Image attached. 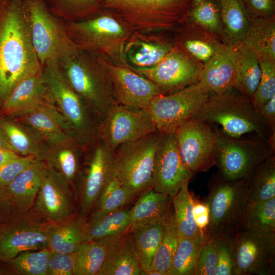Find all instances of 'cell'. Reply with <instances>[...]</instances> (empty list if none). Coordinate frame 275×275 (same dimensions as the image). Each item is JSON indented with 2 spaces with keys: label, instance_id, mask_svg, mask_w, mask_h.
Instances as JSON below:
<instances>
[{
  "label": "cell",
  "instance_id": "6da1fadb",
  "mask_svg": "<svg viewBox=\"0 0 275 275\" xmlns=\"http://www.w3.org/2000/svg\"><path fill=\"white\" fill-rule=\"evenodd\" d=\"M42 68L22 0H0V106L20 82Z\"/></svg>",
  "mask_w": 275,
  "mask_h": 275
},
{
  "label": "cell",
  "instance_id": "7a4b0ae2",
  "mask_svg": "<svg viewBox=\"0 0 275 275\" xmlns=\"http://www.w3.org/2000/svg\"><path fill=\"white\" fill-rule=\"evenodd\" d=\"M231 90L208 96L195 118L208 125L220 127L215 129L229 137L242 139L248 134L274 141L251 98Z\"/></svg>",
  "mask_w": 275,
  "mask_h": 275
},
{
  "label": "cell",
  "instance_id": "3957f363",
  "mask_svg": "<svg viewBox=\"0 0 275 275\" xmlns=\"http://www.w3.org/2000/svg\"><path fill=\"white\" fill-rule=\"evenodd\" d=\"M59 64L71 86L99 121L118 104L110 79L97 54L80 50Z\"/></svg>",
  "mask_w": 275,
  "mask_h": 275
},
{
  "label": "cell",
  "instance_id": "277c9868",
  "mask_svg": "<svg viewBox=\"0 0 275 275\" xmlns=\"http://www.w3.org/2000/svg\"><path fill=\"white\" fill-rule=\"evenodd\" d=\"M32 43L43 66L59 63L80 49L69 37L65 22L52 14L44 0H22Z\"/></svg>",
  "mask_w": 275,
  "mask_h": 275
},
{
  "label": "cell",
  "instance_id": "5b68a950",
  "mask_svg": "<svg viewBox=\"0 0 275 275\" xmlns=\"http://www.w3.org/2000/svg\"><path fill=\"white\" fill-rule=\"evenodd\" d=\"M42 74L70 134L87 148L98 139L99 120L71 86L59 63L43 66Z\"/></svg>",
  "mask_w": 275,
  "mask_h": 275
},
{
  "label": "cell",
  "instance_id": "8992f818",
  "mask_svg": "<svg viewBox=\"0 0 275 275\" xmlns=\"http://www.w3.org/2000/svg\"><path fill=\"white\" fill-rule=\"evenodd\" d=\"M65 23L69 37L80 50L108 59L121 54L130 35V28L105 9L84 20Z\"/></svg>",
  "mask_w": 275,
  "mask_h": 275
},
{
  "label": "cell",
  "instance_id": "52a82bcc",
  "mask_svg": "<svg viewBox=\"0 0 275 275\" xmlns=\"http://www.w3.org/2000/svg\"><path fill=\"white\" fill-rule=\"evenodd\" d=\"M192 0H104V8L130 29L153 31L171 26L188 15Z\"/></svg>",
  "mask_w": 275,
  "mask_h": 275
},
{
  "label": "cell",
  "instance_id": "ba28073f",
  "mask_svg": "<svg viewBox=\"0 0 275 275\" xmlns=\"http://www.w3.org/2000/svg\"><path fill=\"white\" fill-rule=\"evenodd\" d=\"M160 135L156 131L114 151L115 172L134 197L152 187L154 159Z\"/></svg>",
  "mask_w": 275,
  "mask_h": 275
},
{
  "label": "cell",
  "instance_id": "9c48e42d",
  "mask_svg": "<svg viewBox=\"0 0 275 275\" xmlns=\"http://www.w3.org/2000/svg\"><path fill=\"white\" fill-rule=\"evenodd\" d=\"M217 137L215 164L223 178L248 180L256 168L273 154L274 145L260 138L235 139L214 129Z\"/></svg>",
  "mask_w": 275,
  "mask_h": 275
},
{
  "label": "cell",
  "instance_id": "30bf717a",
  "mask_svg": "<svg viewBox=\"0 0 275 275\" xmlns=\"http://www.w3.org/2000/svg\"><path fill=\"white\" fill-rule=\"evenodd\" d=\"M31 209L15 212L0 226V261H8L19 253L48 248L52 223Z\"/></svg>",
  "mask_w": 275,
  "mask_h": 275
},
{
  "label": "cell",
  "instance_id": "8fae6325",
  "mask_svg": "<svg viewBox=\"0 0 275 275\" xmlns=\"http://www.w3.org/2000/svg\"><path fill=\"white\" fill-rule=\"evenodd\" d=\"M158 131L148 109L116 104L99 121L98 139L112 151Z\"/></svg>",
  "mask_w": 275,
  "mask_h": 275
},
{
  "label": "cell",
  "instance_id": "7c38bea8",
  "mask_svg": "<svg viewBox=\"0 0 275 275\" xmlns=\"http://www.w3.org/2000/svg\"><path fill=\"white\" fill-rule=\"evenodd\" d=\"M85 160L77 179L78 214L86 216L95 207L114 171V151L98 139L85 149Z\"/></svg>",
  "mask_w": 275,
  "mask_h": 275
},
{
  "label": "cell",
  "instance_id": "4fadbf2b",
  "mask_svg": "<svg viewBox=\"0 0 275 275\" xmlns=\"http://www.w3.org/2000/svg\"><path fill=\"white\" fill-rule=\"evenodd\" d=\"M209 95L197 82L156 96L147 109L159 132L174 133L181 124L195 117Z\"/></svg>",
  "mask_w": 275,
  "mask_h": 275
},
{
  "label": "cell",
  "instance_id": "5bb4252c",
  "mask_svg": "<svg viewBox=\"0 0 275 275\" xmlns=\"http://www.w3.org/2000/svg\"><path fill=\"white\" fill-rule=\"evenodd\" d=\"M182 160L193 174L215 164L216 133L208 124L193 117L174 132Z\"/></svg>",
  "mask_w": 275,
  "mask_h": 275
},
{
  "label": "cell",
  "instance_id": "9a60e30c",
  "mask_svg": "<svg viewBox=\"0 0 275 275\" xmlns=\"http://www.w3.org/2000/svg\"><path fill=\"white\" fill-rule=\"evenodd\" d=\"M214 184L206 202L210 213L209 235L242 223L248 203V180L223 179Z\"/></svg>",
  "mask_w": 275,
  "mask_h": 275
},
{
  "label": "cell",
  "instance_id": "2e32d148",
  "mask_svg": "<svg viewBox=\"0 0 275 275\" xmlns=\"http://www.w3.org/2000/svg\"><path fill=\"white\" fill-rule=\"evenodd\" d=\"M234 274L269 275L274 266V232L245 229L233 238Z\"/></svg>",
  "mask_w": 275,
  "mask_h": 275
},
{
  "label": "cell",
  "instance_id": "e0dca14e",
  "mask_svg": "<svg viewBox=\"0 0 275 275\" xmlns=\"http://www.w3.org/2000/svg\"><path fill=\"white\" fill-rule=\"evenodd\" d=\"M98 57L110 79L118 104L147 109L155 97L164 94L154 83L128 66L116 64L106 58Z\"/></svg>",
  "mask_w": 275,
  "mask_h": 275
},
{
  "label": "cell",
  "instance_id": "ac0fdd59",
  "mask_svg": "<svg viewBox=\"0 0 275 275\" xmlns=\"http://www.w3.org/2000/svg\"><path fill=\"white\" fill-rule=\"evenodd\" d=\"M130 68L151 81L163 94L173 93L197 82L201 69L181 51L174 48L153 66Z\"/></svg>",
  "mask_w": 275,
  "mask_h": 275
},
{
  "label": "cell",
  "instance_id": "d6986e66",
  "mask_svg": "<svg viewBox=\"0 0 275 275\" xmlns=\"http://www.w3.org/2000/svg\"><path fill=\"white\" fill-rule=\"evenodd\" d=\"M193 174L182 160L174 133H161L154 159L152 188L172 198Z\"/></svg>",
  "mask_w": 275,
  "mask_h": 275
},
{
  "label": "cell",
  "instance_id": "ffe728a7",
  "mask_svg": "<svg viewBox=\"0 0 275 275\" xmlns=\"http://www.w3.org/2000/svg\"><path fill=\"white\" fill-rule=\"evenodd\" d=\"M48 167L35 203L33 211L46 222L56 224L77 214L70 184L56 171Z\"/></svg>",
  "mask_w": 275,
  "mask_h": 275
},
{
  "label": "cell",
  "instance_id": "44dd1931",
  "mask_svg": "<svg viewBox=\"0 0 275 275\" xmlns=\"http://www.w3.org/2000/svg\"><path fill=\"white\" fill-rule=\"evenodd\" d=\"M53 104L54 101L45 82L42 70L20 82L1 108L3 114L16 118L39 106Z\"/></svg>",
  "mask_w": 275,
  "mask_h": 275
},
{
  "label": "cell",
  "instance_id": "7402d4cb",
  "mask_svg": "<svg viewBox=\"0 0 275 275\" xmlns=\"http://www.w3.org/2000/svg\"><path fill=\"white\" fill-rule=\"evenodd\" d=\"M235 45L229 44L201 69L198 82L209 94H221L233 89L236 74Z\"/></svg>",
  "mask_w": 275,
  "mask_h": 275
},
{
  "label": "cell",
  "instance_id": "603a6c76",
  "mask_svg": "<svg viewBox=\"0 0 275 275\" xmlns=\"http://www.w3.org/2000/svg\"><path fill=\"white\" fill-rule=\"evenodd\" d=\"M102 240L106 253L98 275H143L130 230Z\"/></svg>",
  "mask_w": 275,
  "mask_h": 275
},
{
  "label": "cell",
  "instance_id": "cb8c5ba5",
  "mask_svg": "<svg viewBox=\"0 0 275 275\" xmlns=\"http://www.w3.org/2000/svg\"><path fill=\"white\" fill-rule=\"evenodd\" d=\"M85 149L71 135L45 141L43 160L59 173L70 184L76 179Z\"/></svg>",
  "mask_w": 275,
  "mask_h": 275
},
{
  "label": "cell",
  "instance_id": "d4e9b609",
  "mask_svg": "<svg viewBox=\"0 0 275 275\" xmlns=\"http://www.w3.org/2000/svg\"><path fill=\"white\" fill-rule=\"evenodd\" d=\"M48 171L46 162L36 158L5 187L17 211L25 212L32 208Z\"/></svg>",
  "mask_w": 275,
  "mask_h": 275
},
{
  "label": "cell",
  "instance_id": "484cf974",
  "mask_svg": "<svg viewBox=\"0 0 275 275\" xmlns=\"http://www.w3.org/2000/svg\"><path fill=\"white\" fill-rule=\"evenodd\" d=\"M14 119L32 127L45 141L61 139L70 134L55 104L39 106Z\"/></svg>",
  "mask_w": 275,
  "mask_h": 275
},
{
  "label": "cell",
  "instance_id": "4316f807",
  "mask_svg": "<svg viewBox=\"0 0 275 275\" xmlns=\"http://www.w3.org/2000/svg\"><path fill=\"white\" fill-rule=\"evenodd\" d=\"M87 223L86 218L76 214L61 222L52 224L48 248L54 252L74 253L87 241Z\"/></svg>",
  "mask_w": 275,
  "mask_h": 275
},
{
  "label": "cell",
  "instance_id": "83f0119b",
  "mask_svg": "<svg viewBox=\"0 0 275 275\" xmlns=\"http://www.w3.org/2000/svg\"><path fill=\"white\" fill-rule=\"evenodd\" d=\"M0 126L15 152L43 160L45 141L36 131L15 119L0 118Z\"/></svg>",
  "mask_w": 275,
  "mask_h": 275
},
{
  "label": "cell",
  "instance_id": "f1b7e54d",
  "mask_svg": "<svg viewBox=\"0 0 275 275\" xmlns=\"http://www.w3.org/2000/svg\"><path fill=\"white\" fill-rule=\"evenodd\" d=\"M242 42L260 60L275 61L274 15L251 18L248 29Z\"/></svg>",
  "mask_w": 275,
  "mask_h": 275
},
{
  "label": "cell",
  "instance_id": "f546056e",
  "mask_svg": "<svg viewBox=\"0 0 275 275\" xmlns=\"http://www.w3.org/2000/svg\"><path fill=\"white\" fill-rule=\"evenodd\" d=\"M236 74L233 89L251 98L258 86L261 69L259 58L242 42L235 45Z\"/></svg>",
  "mask_w": 275,
  "mask_h": 275
},
{
  "label": "cell",
  "instance_id": "4dcf8cb0",
  "mask_svg": "<svg viewBox=\"0 0 275 275\" xmlns=\"http://www.w3.org/2000/svg\"><path fill=\"white\" fill-rule=\"evenodd\" d=\"M180 237L171 201L166 214L161 240L147 275H168Z\"/></svg>",
  "mask_w": 275,
  "mask_h": 275
},
{
  "label": "cell",
  "instance_id": "1f68e13d",
  "mask_svg": "<svg viewBox=\"0 0 275 275\" xmlns=\"http://www.w3.org/2000/svg\"><path fill=\"white\" fill-rule=\"evenodd\" d=\"M165 216L156 222L130 229L143 274H146L151 268L161 240Z\"/></svg>",
  "mask_w": 275,
  "mask_h": 275
},
{
  "label": "cell",
  "instance_id": "d6a6232c",
  "mask_svg": "<svg viewBox=\"0 0 275 275\" xmlns=\"http://www.w3.org/2000/svg\"><path fill=\"white\" fill-rule=\"evenodd\" d=\"M218 8L224 33L230 44L241 42L248 29L251 18L243 0H214Z\"/></svg>",
  "mask_w": 275,
  "mask_h": 275
},
{
  "label": "cell",
  "instance_id": "836d02e7",
  "mask_svg": "<svg viewBox=\"0 0 275 275\" xmlns=\"http://www.w3.org/2000/svg\"><path fill=\"white\" fill-rule=\"evenodd\" d=\"M141 194L130 209L131 227L154 223L163 218L172 201L171 196L152 187Z\"/></svg>",
  "mask_w": 275,
  "mask_h": 275
},
{
  "label": "cell",
  "instance_id": "e575fe53",
  "mask_svg": "<svg viewBox=\"0 0 275 275\" xmlns=\"http://www.w3.org/2000/svg\"><path fill=\"white\" fill-rule=\"evenodd\" d=\"M130 209L120 208L87 223V241L113 237L128 231L131 227Z\"/></svg>",
  "mask_w": 275,
  "mask_h": 275
},
{
  "label": "cell",
  "instance_id": "d590c367",
  "mask_svg": "<svg viewBox=\"0 0 275 275\" xmlns=\"http://www.w3.org/2000/svg\"><path fill=\"white\" fill-rule=\"evenodd\" d=\"M207 236L202 232L191 237H180L168 275L196 274L200 251Z\"/></svg>",
  "mask_w": 275,
  "mask_h": 275
},
{
  "label": "cell",
  "instance_id": "8d00e7d4",
  "mask_svg": "<svg viewBox=\"0 0 275 275\" xmlns=\"http://www.w3.org/2000/svg\"><path fill=\"white\" fill-rule=\"evenodd\" d=\"M248 203L275 198V158L272 154L262 161L248 180Z\"/></svg>",
  "mask_w": 275,
  "mask_h": 275
},
{
  "label": "cell",
  "instance_id": "74e56055",
  "mask_svg": "<svg viewBox=\"0 0 275 275\" xmlns=\"http://www.w3.org/2000/svg\"><path fill=\"white\" fill-rule=\"evenodd\" d=\"M49 11L65 22L88 18L104 8V0H44Z\"/></svg>",
  "mask_w": 275,
  "mask_h": 275
},
{
  "label": "cell",
  "instance_id": "f35d334b",
  "mask_svg": "<svg viewBox=\"0 0 275 275\" xmlns=\"http://www.w3.org/2000/svg\"><path fill=\"white\" fill-rule=\"evenodd\" d=\"M106 253L104 240L82 243L73 253V275H98L104 263Z\"/></svg>",
  "mask_w": 275,
  "mask_h": 275
},
{
  "label": "cell",
  "instance_id": "ab89813d",
  "mask_svg": "<svg viewBox=\"0 0 275 275\" xmlns=\"http://www.w3.org/2000/svg\"><path fill=\"white\" fill-rule=\"evenodd\" d=\"M134 198L122 185L114 171L96 203L91 218H97L122 208Z\"/></svg>",
  "mask_w": 275,
  "mask_h": 275
},
{
  "label": "cell",
  "instance_id": "60d3db41",
  "mask_svg": "<svg viewBox=\"0 0 275 275\" xmlns=\"http://www.w3.org/2000/svg\"><path fill=\"white\" fill-rule=\"evenodd\" d=\"M188 182L172 198L178 235L180 237H191L200 233L193 217L194 200L188 189Z\"/></svg>",
  "mask_w": 275,
  "mask_h": 275
},
{
  "label": "cell",
  "instance_id": "b9f144b4",
  "mask_svg": "<svg viewBox=\"0 0 275 275\" xmlns=\"http://www.w3.org/2000/svg\"><path fill=\"white\" fill-rule=\"evenodd\" d=\"M50 252L48 248L25 251L3 263L11 274L47 275V262Z\"/></svg>",
  "mask_w": 275,
  "mask_h": 275
},
{
  "label": "cell",
  "instance_id": "7bdbcfd3",
  "mask_svg": "<svg viewBox=\"0 0 275 275\" xmlns=\"http://www.w3.org/2000/svg\"><path fill=\"white\" fill-rule=\"evenodd\" d=\"M241 224L248 230L275 232V198L257 203H248Z\"/></svg>",
  "mask_w": 275,
  "mask_h": 275
},
{
  "label": "cell",
  "instance_id": "ee69618b",
  "mask_svg": "<svg viewBox=\"0 0 275 275\" xmlns=\"http://www.w3.org/2000/svg\"><path fill=\"white\" fill-rule=\"evenodd\" d=\"M170 45L157 42L138 41L129 52L131 63L136 68H148L159 62L172 49Z\"/></svg>",
  "mask_w": 275,
  "mask_h": 275
},
{
  "label": "cell",
  "instance_id": "f6af8a7d",
  "mask_svg": "<svg viewBox=\"0 0 275 275\" xmlns=\"http://www.w3.org/2000/svg\"><path fill=\"white\" fill-rule=\"evenodd\" d=\"M188 15L192 21L211 33H224L219 11L214 0H205L192 6Z\"/></svg>",
  "mask_w": 275,
  "mask_h": 275
},
{
  "label": "cell",
  "instance_id": "bcb514c9",
  "mask_svg": "<svg viewBox=\"0 0 275 275\" xmlns=\"http://www.w3.org/2000/svg\"><path fill=\"white\" fill-rule=\"evenodd\" d=\"M260 65L261 78L257 89L251 98L257 111L275 95V61L261 60Z\"/></svg>",
  "mask_w": 275,
  "mask_h": 275
},
{
  "label": "cell",
  "instance_id": "7dc6e473",
  "mask_svg": "<svg viewBox=\"0 0 275 275\" xmlns=\"http://www.w3.org/2000/svg\"><path fill=\"white\" fill-rule=\"evenodd\" d=\"M183 45L188 54L204 64L226 47L214 39L202 36L189 37Z\"/></svg>",
  "mask_w": 275,
  "mask_h": 275
},
{
  "label": "cell",
  "instance_id": "c3c4849f",
  "mask_svg": "<svg viewBox=\"0 0 275 275\" xmlns=\"http://www.w3.org/2000/svg\"><path fill=\"white\" fill-rule=\"evenodd\" d=\"M214 235L217 252V261L214 275H233L235 264L233 238L222 233Z\"/></svg>",
  "mask_w": 275,
  "mask_h": 275
},
{
  "label": "cell",
  "instance_id": "681fc988",
  "mask_svg": "<svg viewBox=\"0 0 275 275\" xmlns=\"http://www.w3.org/2000/svg\"><path fill=\"white\" fill-rule=\"evenodd\" d=\"M217 261L215 236L214 234H208L200 251L196 275H214Z\"/></svg>",
  "mask_w": 275,
  "mask_h": 275
},
{
  "label": "cell",
  "instance_id": "f907efd6",
  "mask_svg": "<svg viewBox=\"0 0 275 275\" xmlns=\"http://www.w3.org/2000/svg\"><path fill=\"white\" fill-rule=\"evenodd\" d=\"M36 158L32 155L18 156L0 169V186L6 187Z\"/></svg>",
  "mask_w": 275,
  "mask_h": 275
},
{
  "label": "cell",
  "instance_id": "816d5d0a",
  "mask_svg": "<svg viewBox=\"0 0 275 275\" xmlns=\"http://www.w3.org/2000/svg\"><path fill=\"white\" fill-rule=\"evenodd\" d=\"M251 18L274 16V0H243Z\"/></svg>",
  "mask_w": 275,
  "mask_h": 275
},
{
  "label": "cell",
  "instance_id": "f5cc1de1",
  "mask_svg": "<svg viewBox=\"0 0 275 275\" xmlns=\"http://www.w3.org/2000/svg\"><path fill=\"white\" fill-rule=\"evenodd\" d=\"M259 112L267 127L270 136L274 139L275 135V95L264 105L260 107Z\"/></svg>",
  "mask_w": 275,
  "mask_h": 275
},
{
  "label": "cell",
  "instance_id": "db71d44e",
  "mask_svg": "<svg viewBox=\"0 0 275 275\" xmlns=\"http://www.w3.org/2000/svg\"><path fill=\"white\" fill-rule=\"evenodd\" d=\"M193 214L197 227L200 231L205 232L210 222L209 209L206 202L194 200Z\"/></svg>",
  "mask_w": 275,
  "mask_h": 275
},
{
  "label": "cell",
  "instance_id": "11a10c76",
  "mask_svg": "<svg viewBox=\"0 0 275 275\" xmlns=\"http://www.w3.org/2000/svg\"><path fill=\"white\" fill-rule=\"evenodd\" d=\"M58 271V275H73V253L51 252Z\"/></svg>",
  "mask_w": 275,
  "mask_h": 275
},
{
  "label": "cell",
  "instance_id": "9f6ffc18",
  "mask_svg": "<svg viewBox=\"0 0 275 275\" xmlns=\"http://www.w3.org/2000/svg\"><path fill=\"white\" fill-rule=\"evenodd\" d=\"M17 211L5 187L0 186V225Z\"/></svg>",
  "mask_w": 275,
  "mask_h": 275
},
{
  "label": "cell",
  "instance_id": "6f0895ef",
  "mask_svg": "<svg viewBox=\"0 0 275 275\" xmlns=\"http://www.w3.org/2000/svg\"><path fill=\"white\" fill-rule=\"evenodd\" d=\"M19 156L14 151L9 149H0V169L11 160Z\"/></svg>",
  "mask_w": 275,
  "mask_h": 275
},
{
  "label": "cell",
  "instance_id": "680465c9",
  "mask_svg": "<svg viewBox=\"0 0 275 275\" xmlns=\"http://www.w3.org/2000/svg\"><path fill=\"white\" fill-rule=\"evenodd\" d=\"M0 149H9V150L13 151L12 147L9 144L1 126H0Z\"/></svg>",
  "mask_w": 275,
  "mask_h": 275
},
{
  "label": "cell",
  "instance_id": "91938a15",
  "mask_svg": "<svg viewBox=\"0 0 275 275\" xmlns=\"http://www.w3.org/2000/svg\"><path fill=\"white\" fill-rule=\"evenodd\" d=\"M3 274H11V272L4 264L3 266H0V275Z\"/></svg>",
  "mask_w": 275,
  "mask_h": 275
},
{
  "label": "cell",
  "instance_id": "94428289",
  "mask_svg": "<svg viewBox=\"0 0 275 275\" xmlns=\"http://www.w3.org/2000/svg\"><path fill=\"white\" fill-rule=\"evenodd\" d=\"M204 1L205 0H192V3H193L192 6H195L196 5H197Z\"/></svg>",
  "mask_w": 275,
  "mask_h": 275
},
{
  "label": "cell",
  "instance_id": "6125c7cd",
  "mask_svg": "<svg viewBox=\"0 0 275 275\" xmlns=\"http://www.w3.org/2000/svg\"><path fill=\"white\" fill-rule=\"evenodd\" d=\"M0 226H1V225H0Z\"/></svg>",
  "mask_w": 275,
  "mask_h": 275
}]
</instances>
